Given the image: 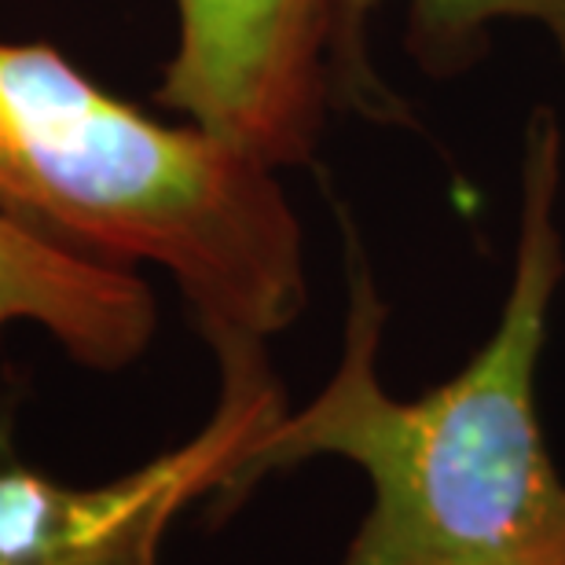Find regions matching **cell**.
<instances>
[{"mask_svg": "<svg viewBox=\"0 0 565 565\" xmlns=\"http://www.w3.org/2000/svg\"><path fill=\"white\" fill-rule=\"evenodd\" d=\"M279 169L110 96L49 44L0 41V213L104 265L162 268L210 349L290 331L305 232Z\"/></svg>", "mask_w": 565, "mask_h": 565, "instance_id": "2", "label": "cell"}, {"mask_svg": "<svg viewBox=\"0 0 565 565\" xmlns=\"http://www.w3.org/2000/svg\"><path fill=\"white\" fill-rule=\"evenodd\" d=\"M210 419L180 445L99 484L22 462L0 437V565H162L169 525L228 484L254 440L287 412L262 342H224Z\"/></svg>", "mask_w": 565, "mask_h": 565, "instance_id": "3", "label": "cell"}, {"mask_svg": "<svg viewBox=\"0 0 565 565\" xmlns=\"http://www.w3.org/2000/svg\"><path fill=\"white\" fill-rule=\"evenodd\" d=\"M41 327L74 364L121 371L147 353L158 301L140 273L41 239L0 213V334Z\"/></svg>", "mask_w": 565, "mask_h": 565, "instance_id": "5", "label": "cell"}, {"mask_svg": "<svg viewBox=\"0 0 565 565\" xmlns=\"http://www.w3.org/2000/svg\"><path fill=\"white\" fill-rule=\"evenodd\" d=\"M158 104L268 166L309 158L331 96V0H173Z\"/></svg>", "mask_w": 565, "mask_h": 565, "instance_id": "4", "label": "cell"}, {"mask_svg": "<svg viewBox=\"0 0 565 565\" xmlns=\"http://www.w3.org/2000/svg\"><path fill=\"white\" fill-rule=\"evenodd\" d=\"M558 184L562 129L551 110H536L500 320L462 371L412 401L382 386L386 301L349 232L342 356L301 408L254 440L206 511L228 518L273 473L342 459L367 478L371 507L338 565H565V473L536 401L565 279Z\"/></svg>", "mask_w": 565, "mask_h": 565, "instance_id": "1", "label": "cell"}, {"mask_svg": "<svg viewBox=\"0 0 565 565\" xmlns=\"http://www.w3.org/2000/svg\"><path fill=\"white\" fill-rule=\"evenodd\" d=\"M390 0H331V52L327 66L334 74V88L345 93L360 107L386 110L393 99L379 77L367 66L364 30L371 11ZM412 15L415 33L426 49L440 55H456L459 49H470L492 22L500 19H525L536 22L551 33L558 49V63L565 71V0H401Z\"/></svg>", "mask_w": 565, "mask_h": 565, "instance_id": "6", "label": "cell"}]
</instances>
